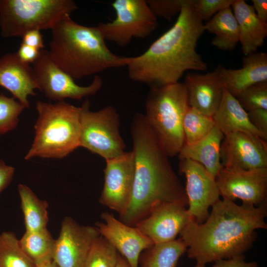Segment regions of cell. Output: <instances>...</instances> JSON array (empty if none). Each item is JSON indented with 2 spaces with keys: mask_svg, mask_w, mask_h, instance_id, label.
<instances>
[{
  "mask_svg": "<svg viewBox=\"0 0 267 267\" xmlns=\"http://www.w3.org/2000/svg\"><path fill=\"white\" fill-rule=\"evenodd\" d=\"M267 204L259 206L219 199L201 223L190 222L179 233L188 257L206 264L243 255L252 246L256 230L266 229Z\"/></svg>",
  "mask_w": 267,
  "mask_h": 267,
  "instance_id": "6da1fadb",
  "label": "cell"
},
{
  "mask_svg": "<svg viewBox=\"0 0 267 267\" xmlns=\"http://www.w3.org/2000/svg\"><path fill=\"white\" fill-rule=\"evenodd\" d=\"M131 131L134 161L133 191L130 205L119 220L134 226L162 204L178 202L186 206L188 202L169 156L144 115L134 116Z\"/></svg>",
  "mask_w": 267,
  "mask_h": 267,
  "instance_id": "7a4b0ae2",
  "label": "cell"
},
{
  "mask_svg": "<svg viewBox=\"0 0 267 267\" xmlns=\"http://www.w3.org/2000/svg\"><path fill=\"white\" fill-rule=\"evenodd\" d=\"M203 21L189 0H183L178 18L168 31L143 53L130 57L127 65L132 80L151 87L178 82L188 70L205 71L207 65L196 51L205 31Z\"/></svg>",
  "mask_w": 267,
  "mask_h": 267,
  "instance_id": "3957f363",
  "label": "cell"
},
{
  "mask_svg": "<svg viewBox=\"0 0 267 267\" xmlns=\"http://www.w3.org/2000/svg\"><path fill=\"white\" fill-rule=\"evenodd\" d=\"M51 33L49 54L74 80L126 66L129 60L130 57L117 55L110 50L97 26L83 25L68 17L59 21Z\"/></svg>",
  "mask_w": 267,
  "mask_h": 267,
  "instance_id": "277c9868",
  "label": "cell"
},
{
  "mask_svg": "<svg viewBox=\"0 0 267 267\" xmlns=\"http://www.w3.org/2000/svg\"><path fill=\"white\" fill-rule=\"evenodd\" d=\"M33 142L25 156L62 158L80 147L81 107L64 101H38Z\"/></svg>",
  "mask_w": 267,
  "mask_h": 267,
  "instance_id": "5b68a950",
  "label": "cell"
},
{
  "mask_svg": "<svg viewBox=\"0 0 267 267\" xmlns=\"http://www.w3.org/2000/svg\"><path fill=\"white\" fill-rule=\"evenodd\" d=\"M188 106L184 83L150 88L144 116L169 157L178 154L184 145L183 120Z\"/></svg>",
  "mask_w": 267,
  "mask_h": 267,
  "instance_id": "8992f818",
  "label": "cell"
},
{
  "mask_svg": "<svg viewBox=\"0 0 267 267\" xmlns=\"http://www.w3.org/2000/svg\"><path fill=\"white\" fill-rule=\"evenodd\" d=\"M78 9L72 0H0V29L4 38L50 29Z\"/></svg>",
  "mask_w": 267,
  "mask_h": 267,
  "instance_id": "52a82bcc",
  "label": "cell"
},
{
  "mask_svg": "<svg viewBox=\"0 0 267 267\" xmlns=\"http://www.w3.org/2000/svg\"><path fill=\"white\" fill-rule=\"evenodd\" d=\"M89 107L88 100L81 106L80 147L105 160L124 153L126 144L120 134L119 116L116 109L109 105L93 112Z\"/></svg>",
  "mask_w": 267,
  "mask_h": 267,
  "instance_id": "ba28073f",
  "label": "cell"
},
{
  "mask_svg": "<svg viewBox=\"0 0 267 267\" xmlns=\"http://www.w3.org/2000/svg\"><path fill=\"white\" fill-rule=\"evenodd\" d=\"M111 5L115 18L97 25L105 41L125 47L134 38H147L158 26L146 0H116Z\"/></svg>",
  "mask_w": 267,
  "mask_h": 267,
  "instance_id": "9c48e42d",
  "label": "cell"
},
{
  "mask_svg": "<svg viewBox=\"0 0 267 267\" xmlns=\"http://www.w3.org/2000/svg\"><path fill=\"white\" fill-rule=\"evenodd\" d=\"M32 67L40 90L52 100L60 101L66 98L79 100L94 95L103 85L102 79L98 75L94 76L91 84L87 86L77 85L72 77L54 62L46 49L41 50Z\"/></svg>",
  "mask_w": 267,
  "mask_h": 267,
  "instance_id": "30bf717a",
  "label": "cell"
},
{
  "mask_svg": "<svg viewBox=\"0 0 267 267\" xmlns=\"http://www.w3.org/2000/svg\"><path fill=\"white\" fill-rule=\"evenodd\" d=\"M223 199L242 200L243 204L259 206L267 204V168L244 170L222 167L216 178Z\"/></svg>",
  "mask_w": 267,
  "mask_h": 267,
  "instance_id": "8fae6325",
  "label": "cell"
},
{
  "mask_svg": "<svg viewBox=\"0 0 267 267\" xmlns=\"http://www.w3.org/2000/svg\"><path fill=\"white\" fill-rule=\"evenodd\" d=\"M104 182L99 202L123 215L128 210L133 195L134 161L133 152H125L106 160Z\"/></svg>",
  "mask_w": 267,
  "mask_h": 267,
  "instance_id": "7c38bea8",
  "label": "cell"
},
{
  "mask_svg": "<svg viewBox=\"0 0 267 267\" xmlns=\"http://www.w3.org/2000/svg\"><path fill=\"white\" fill-rule=\"evenodd\" d=\"M179 170L186 179L188 212L193 221L201 223L208 217L209 208L220 199L216 178L202 165L188 159H180Z\"/></svg>",
  "mask_w": 267,
  "mask_h": 267,
  "instance_id": "4fadbf2b",
  "label": "cell"
},
{
  "mask_svg": "<svg viewBox=\"0 0 267 267\" xmlns=\"http://www.w3.org/2000/svg\"><path fill=\"white\" fill-rule=\"evenodd\" d=\"M96 226L78 223L65 217L55 240L52 259L58 267H83L94 242L100 236Z\"/></svg>",
  "mask_w": 267,
  "mask_h": 267,
  "instance_id": "5bb4252c",
  "label": "cell"
},
{
  "mask_svg": "<svg viewBox=\"0 0 267 267\" xmlns=\"http://www.w3.org/2000/svg\"><path fill=\"white\" fill-rule=\"evenodd\" d=\"M222 167L250 170L267 168V142L241 132L224 135L221 146Z\"/></svg>",
  "mask_w": 267,
  "mask_h": 267,
  "instance_id": "9a60e30c",
  "label": "cell"
},
{
  "mask_svg": "<svg viewBox=\"0 0 267 267\" xmlns=\"http://www.w3.org/2000/svg\"><path fill=\"white\" fill-rule=\"evenodd\" d=\"M186 206L178 202H167L153 209L134 226L153 244L172 241L191 221Z\"/></svg>",
  "mask_w": 267,
  "mask_h": 267,
  "instance_id": "2e32d148",
  "label": "cell"
},
{
  "mask_svg": "<svg viewBox=\"0 0 267 267\" xmlns=\"http://www.w3.org/2000/svg\"><path fill=\"white\" fill-rule=\"evenodd\" d=\"M97 222L100 236L112 245L127 261L130 267H138L141 254L154 244L134 226L128 225L106 212Z\"/></svg>",
  "mask_w": 267,
  "mask_h": 267,
  "instance_id": "e0dca14e",
  "label": "cell"
},
{
  "mask_svg": "<svg viewBox=\"0 0 267 267\" xmlns=\"http://www.w3.org/2000/svg\"><path fill=\"white\" fill-rule=\"evenodd\" d=\"M0 86L9 90L13 97L25 108L30 107L29 95L40 90L33 68L22 62L17 53H9L0 57Z\"/></svg>",
  "mask_w": 267,
  "mask_h": 267,
  "instance_id": "ac0fdd59",
  "label": "cell"
},
{
  "mask_svg": "<svg viewBox=\"0 0 267 267\" xmlns=\"http://www.w3.org/2000/svg\"><path fill=\"white\" fill-rule=\"evenodd\" d=\"M189 106L207 116L212 117L221 102L224 85L218 66L206 74L189 73L185 77Z\"/></svg>",
  "mask_w": 267,
  "mask_h": 267,
  "instance_id": "d6986e66",
  "label": "cell"
},
{
  "mask_svg": "<svg viewBox=\"0 0 267 267\" xmlns=\"http://www.w3.org/2000/svg\"><path fill=\"white\" fill-rule=\"evenodd\" d=\"M218 67L225 89L235 97L248 87L267 81V54L265 52L245 55L240 69H227L220 65Z\"/></svg>",
  "mask_w": 267,
  "mask_h": 267,
  "instance_id": "ffe728a7",
  "label": "cell"
},
{
  "mask_svg": "<svg viewBox=\"0 0 267 267\" xmlns=\"http://www.w3.org/2000/svg\"><path fill=\"white\" fill-rule=\"evenodd\" d=\"M232 11L239 29V42L243 53L256 52L267 36V23L260 19L252 5L244 0H234Z\"/></svg>",
  "mask_w": 267,
  "mask_h": 267,
  "instance_id": "44dd1931",
  "label": "cell"
},
{
  "mask_svg": "<svg viewBox=\"0 0 267 267\" xmlns=\"http://www.w3.org/2000/svg\"><path fill=\"white\" fill-rule=\"evenodd\" d=\"M212 118L215 127L224 135L241 132L263 139L261 134L250 121L247 112L241 106L236 98L225 88L220 104Z\"/></svg>",
  "mask_w": 267,
  "mask_h": 267,
  "instance_id": "7402d4cb",
  "label": "cell"
},
{
  "mask_svg": "<svg viewBox=\"0 0 267 267\" xmlns=\"http://www.w3.org/2000/svg\"><path fill=\"white\" fill-rule=\"evenodd\" d=\"M224 137L216 127L196 143L183 145L178 153L179 160L188 159L202 165L215 178L222 168L221 146Z\"/></svg>",
  "mask_w": 267,
  "mask_h": 267,
  "instance_id": "603a6c76",
  "label": "cell"
},
{
  "mask_svg": "<svg viewBox=\"0 0 267 267\" xmlns=\"http://www.w3.org/2000/svg\"><path fill=\"white\" fill-rule=\"evenodd\" d=\"M205 30L215 35L212 44L218 48L232 51L239 42V29L231 7L223 9L204 24Z\"/></svg>",
  "mask_w": 267,
  "mask_h": 267,
  "instance_id": "cb8c5ba5",
  "label": "cell"
},
{
  "mask_svg": "<svg viewBox=\"0 0 267 267\" xmlns=\"http://www.w3.org/2000/svg\"><path fill=\"white\" fill-rule=\"evenodd\" d=\"M21 207L23 213L26 231H39L46 228L48 221V203L40 199L27 185L18 186Z\"/></svg>",
  "mask_w": 267,
  "mask_h": 267,
  "instance_id": "d4e9b609",
  "label": "cell"
},
{
  "mask_svg": "<svg viewBox=\"0 0 267 267\" xmlns=\"http://www.w3.org/2000/svg\"><path fill=\"white\" fill-rule=\"evenodd\" d=\"M187 247L179 238L166 243L154 244L143 251L140 267H176Z\"/></svg>",
  "mask_w": 267,
  "mask_h": 267,
  "instance_id": "484cf974",
  "label": "cell"
},
{
  "mask_svg": "<svg viewBox=\"0 0 267 267\" xmlns=\"http://www.w3.org/2000/svg\"><path fill=\"white\" fill-rule=\"evenodd\" d=\"M21 248L36 266L52 259L55 243L47 229L39 231H25L19 240Z\"/></svg>",
  "mask_w": 267,
  "mask_h": 267,
  "instance_id": "4316f807",
  "label": "cell"
},
{
  "mask_svg": "<svg viewBox=\"0 0 267 267\" xmlns=\"http://www.w3.org/2000/svg\"><path fill=\"white\" fill-rule=\"evenodd\" d=\"M214 127L212 117L202 114L189 106L183 120L184 145H190L199 141Z\"/></svg>",
  "mask_w": 267,
  "mask_h": 267,
  "instance_id": "83f0119b",
  "label": "cell"
},
{
  "mask_svg": "<svg viewBox=\"0 0 267 267\" xmlns=\"http://www.w3.org/2000/svg\"><path fill=\"white\" fill-rule=\"evenodd\" d=\"M0 267H36L21 248L12 232L0 234Z\"/></svg>",
  "mask_w": 267,
  "mask_h": 267,
  "instance_id": "f1b7e54d",
  "label": "cell"
},
{
  "mask_svg": "<svg viewBox=\"0 0 267 267\" xmlns=\"http://www.w3.org/2000/svg\"><path fill=\"white\" fill-rule=\"evenodd\" d=\"M118 256L116 249L100 235L94 241L83 267H115Z\"/></svg>",
  "mask_w": 267,
  "mask_h": 267,
  "instance_id": "f546056e",
  "label": "cell"
},
{
  "mask_svg": "<svg viewBox=\"0 0 267 267\" xmlns=\"http://www.w3.org/2000/svg\"><path fill=\"white\" fill-rule=\"evenodd\" d=\"M236 98L247 112L257 109L267 110V81L248 87Z\"/></svg>",
  "mask_w": 267,
  "mask_h": 267,
  "instance_id": "4dcf8cb0",
  "label": "cell"
},
{
  "mask_svg": "<svg viewBox=\"0 0 267 267\" xmlns=\"http://www.w3.org/2000/svg\"><path fill=\"white\" fill-rule=\"evenodd\" d=\"M24 108L14 97L0 94V135L15 128L19 116Z\"/></svg>",
  "mask_w": 267,
  "mask_h": 267,
  "instance_id": "1f68e13d",
  "label": "cell"
},
{
  "mask_svg": "<svg viewBox=\"0 0 267 267\" xmlns=\"http://www.w3.org/2000/svg\"><path fill=\"white\" fill-rule=\"evenodd\" d=\"M193 11L202 21H208L219 11L230 7L234 0H189Z\"/></svg>",
  "mask_w": 267,
  "mask_h": 267,
  "instance_id": "d6a6232c",
  "label": "cell"
},
{
  "mask_svg": "<svg viewBox=\"0 0 267 267\" xmlns=\"http://www.w3.org/2000/svg\"><path fill=\"white\" fill-rule=\"evenodd\" d=\"M183 0H146L150 9L157 16L171 21L179 14Z\"/></svg>",
  "mask_w": 267,
  "mask_h": 267,
  "instance_id": "836d02e7",
  "label": "cell"
},
{
  "mask_svg": "<svg viewBox=\"0 0 267 267\" xmlns=\"http://www.w3.org/2000/svg\"><path fill=\"white\" fill-rule=\"evenodd\" d=\"M250 121L267 141V110L257 109L247 112Z\"/></svg>",
  "mask_w": 267,
  "mask_h": 267,
  "instance_id": "e575fe53",
  "label": "cell"
},
{
  "mask_svg": "<svg viewBox=\"0 0 267 267\" xmlns=\"http://www.w3.org/2000/svg\"><path fill=\"white\" fill-rule=\"evenodd\" d=\"M212 267H258V264L255 262H246L245 256L242 255L215 261Z\"/></svg>",
  "mask_w": 267,
  "mask_h": 267,
  "instance_id": "d590c367",
  "label": "cell"
},
{
  "mask_svg": "<svg viewBox=\"0 0 267 267\" xmlns=\"http://www.w3.org/2000/svg\"><path fill=\"white\" fill-rule=\"evenodd\" d=\"M41 50L21 43L16 53L22 62L30 64H33L39 58Z\"/></svg>",
  "mask_w": 267,
  "mask_h": 267,
  "instance_id": "8d00e7d4",
  "label": "cell"
},
{
  "mask_svg": "<svg viewBox=\"0 0 267 267\" xmlns=\"http://www.w3.org/2000/svg\"><path fill=\"white\" fill-rule=\"evenodd\" d=\"M22 44L42 50L44 47L43 36L40 31L32 30L25 33L22 37Z\"/></svg>",
  "mask_w": 267,
  "mask_h": 267,
  "instance_id": "74e56055",
  "label": "cell"
},
{
  "mask_svg": "<svg viewBox=\"0 0 267 267\" xmlns=\"http://www.w3.org/2000/svg\"><path fill=\"white\" fill-rule=\"evenodd\" d=\"M14 170L13 167L6 165L2 160H0V193L10 182Z\"/></svg>",
  "mask_w": 267,
  "mask_h": 267,
  "instance_id": "f35d334b",
  "label": "cell"
},
{
  "mask_svg": "<svg viewBox=\"0 0 267 267\" xmlns=\"http://www.w3.org/2000/svg\"><path fill=\"white\" fill-rule=\"evenodd\" d=\"M253 7L257 16L262 21L267 23V0H252Z\"/></svg>",
  "mask_w": 267,
  "mask_h": 267,
  "instance_id": "ab89813d",
  "label": "cell"
},
{
  "mask_svg": "<svg viewBox=\"0 0 267 267\" xmlns=\"http://www.w3.org/2000/svg\"><path fill=\"white\" fill-rule=\"evenodd\" d=\"M115 267H130L125 258L119 254Z\"/></svg>",
  "mask_w": 267,
  "mask_h": 267,
  "instance_id": "60d3db41",
  "label": "cell"
},
{
  "mask_svg": "<svg viewBox=\"0 0 267 267\" xmlns=\"http://www.w3.org/2000/svg\"><path fill=\"white\" fill-rule=\"evenodd\" d=\"M36 267H58V266L53 259H51L36 266Z\"/></svg>",
  "mask_w": 267,
  "mask_h": 267,
  "instance_id": "b9f144b4",
  "label": "cell"
},
{
  "mask_svg": "<svg viewBox=\"0 0 267 267\" xmlns=\"http://www.w3.org/2000/svg\"><path fill=\"white\" fill-rule=\"evenodd\" d=\"M194 267H205V265L197 264Z\"/></svg>",
  "mask_w": 267,
  "mask_h": 267,
  "instance_id": "7bdbcfd3",
  "label": "cell"
}]
</instances>
